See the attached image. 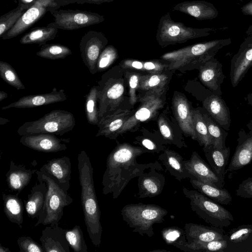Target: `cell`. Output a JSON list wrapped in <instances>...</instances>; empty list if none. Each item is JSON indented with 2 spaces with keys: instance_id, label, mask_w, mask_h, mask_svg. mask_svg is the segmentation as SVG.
Returning <instances> with one entry per match:
<instances>
[{
  "instance_id": "28",
  "label": "cell",
  "mask_w": 252,
  "mask_h": 252,
  "mask_svg": "<svg viewBox=\"0 0 252 252\" xmlns=\"http://www.w3.org/2000/svg\"><path fill=\"white\" fill-rule=\"evenodd\" d=\"M205 156L213 172L218 177L223 188L225 167L227 164L230 156V148L225 147L220 149L213 145L203 147Z\"/></svg>"
},
{
  "instance_id": "15",
  "label": "cell",
  "mask_w": 252,
  "mask_h": 252,
  "mask_svg": "<svg viewBox=\"0 0 252 252\" xmlns=\"http://www.w3.org/2000/svg\"><path fill=\"white\" fill-rule=\"evenodd\" d=\"M162 170L158 167H152L148 172H144L138 177V191L134 195L137 199L154 197L159 195L163 190L165 183L164 176L156 170Z\"/></svg>"
},
{
  "instance_id": "53",
  "label": "cell",
  "mask_w": 252,
  "mask_h": 252,
  "mask_svg": "<svg viewBox=\"0 0 252 252\" xmlns=\"http://www.w3.org/2000/svg\"><path fill=\"white\" fill-rule=\"evenodd\" d=\"M116 0H55V9H57L60 6H63L72 3L84 4L85 3L90 4H101L103 3L110 2Z\"/></svg>"
},
{
  "instance_id": "59",
  "label": "cell",
  "mask_w": 252,
  "mask_h": 252,
  "mask_svg": "<svg viewBox=\"0 0 252 252\" xmlns=\"http://www.w3.org/2000/svg\"><path fill=\"white\" fill-rule=\"evenodd\" d=\"M150 252H170L168 250H164V249H157V250H154L152 251H150Z\"/></svg>"
},
{
  "instance_id": "54",
  "label": "cell",
  "mask_w": 252,
  "mask_h": 252,
  "mask_svg": "<svg viewBox=\"0 0 252 252\" xmlns=\"http://www.w3.org/2000/svg\"><path fill=\"white\" fill-rule=\"evenodd\" d=\"M37 0H18L19 5H22L27 9L33 5Z\"/></svg>"
},
{
  "instance_id": "33",
  "label": "cell",
  "mask_w": 252,
  "mask_h": 252,
  "mask_svg": "<svg viewBox=\"0 0 252 252\" xmlns=\"http://www.w3.org/2000/svg\"><path fill=\"white\" fill-rule=\"evenodd\" d=\"M3 211L9 220L17 224L20 228L23 222L25 206L17 194L2 193Z\"/></svg>"
},
{
  "instance_id": "55",
  "label": "cell",
  "mask_w": 252,
  "mask_h": 252,
  "mask_svg": "<svg viewBox=\"0 0 252 252\" xmlns=\"http://www.w3.org/2000/svg\"><path fill=\"white\" fill-rule=\"evenodd\" d=\"M242 12L247 15H252V2L244 5L242 7Z\"/></svg>"
},
{
  "instance_id": "52",
  "label": "cell",
  "mask_w": 252,
  "mask_h": 252,
  "mask_svg": "<svg viewBox=\"0 0 252 252\" xmlns=\"http://www.w3.org/2000/svg\"><path fill=\"white\" fill-rule=\"evenodd\" d=\"M236 194L244 198H252V177H249L239 184Z\"/></svg>"
},
{
  "instance_id": "6",
  "label": "cell",
  "mask_w": 252,
  "mask_h": 252,
  "mask_svg": "<svg viewBox=\"0 0 252 252\" xmlns=\"http://www.w3.org/2000/svg\"><path fill=\"white\" fill-rule=\"evenodd\" d=\"M75 125V119L72 113L56 109L39 119L25 122L18 128L17 133L20 136L36 133L62 136L72 130Z\"/></svg>"
},
{
  "instance_id": "18",
  "label": "cell",
  "mask_w": 252,
  "mask_h": 252,
  "mask_svg": "<svg viewBox=\"0 0 252 252\" xmlns=\"http://www.w3.org/2000/svg\"><path fill=\"white\" fill-rule=\"evenodd\" d=\"M223 252H252V224H243L224 233Z\"/></svg>"
},
{
  "instance_id": "17",
  "label": "cell",
  "mask_w": 252,
  "mask_h": 252,
  "mask_svg": "<svg viewBox=\"0 0 252 252\" xmlns=\"http://www.w3.org/2000/svg\"><path fill=\"white\" fill-rule=\"evenodd\" d=\"M172 107L175 118L187 136L197 140L193 120V110L188 99L180 94H175L172 99Z\"/></svg>"
},
{
  "instance_id": "8",
  "label": "cell",
  "mask_w": 252,
  "mask_h": 252,
  "mask_svg": "<svg viewBox=\"0 0 252 252\" xmlns=\"http://www.w3.org/2000/svg\"><path fill=\"white\" fill-rule=\"evenodd\" d=\"M213 29L194 28L172 20L169 12L160 18L156 33V39L161 47L183 43L194 38L208 36Z\"/></svg>"
},
{
  "instance_id": "60",
  "label": "cell",
  "mask_w": 252,
  "mask_h": 252,
  "mask_svg": "<svg viewBox=\"0 0 252 252\" xmlns=\"http://www.w3.org/2000/svg\"><path fill=\"white\" fill-rule=\"evenodd\" d=\"M251 66H252V63H251Z\"/></svg>"
},
{
  "instance_id": "38",
  "label": "cell",
  "mask_w": 252,
  "mask_h": 252,
  "mask_svg": "<svg viewBox=\"0 0 252 252\" xmlns=\"http://www.w3.org/2000/svg\"><path fill=\"white\" fill-rule=\"evenodd\" d=\"M202 115L212 139V145L220 149L225 148V139L228 134L227 132L223 130V128L212 119L209 114L204 113Z\"/></svg>"
},
{
  "instance_id": "22",
  "label": "cell",
  "mask_w": 252,
  "mask_h": 252,
  "mask_svg": "<svg viewBox=\"0 0 252 252\" xmlns=\"http://www.w3.org/2000/svg\"><path fill=\"white\" fill-rule=\"evenodd\" d=\"M185 168L195 178L203 183L222 189L220 180L209 165L195 151L190 158L184 160Z\"/></svg>"
},
{
  "instance_id": "37",
  "label": "cell",
  "mask_w": 252,
  "mask_h": 252,
  "mask_svg": "<svg viewBox=\"0 0 252 252\" xmlns=\"http://www.w3.org/2000/svg\"><path fill=\"white\" fill-rule=\"evenodd\" d=\"M58 32V28L48 25L33 28L21 38L20 43L22 44H36L42 45L54 39Z\"/></svg>"
},
{
  "instance_id": "29",
  "label": "cell",
  "mask_w": 252,
  "mask_h": 252,
  "mask_svg": "<svg viewBox=\"0 0 252 252\" xmlns=\"http://www.w3.org/2000/svg\"><path fill=\"white\" fill-rule=\"evenodd\" d=\"M252 63V43L244 46L231 60L230 76L233 87L242 80Z\"/></svg>"
},
{
  "instance_id": "27",
  "label": "cell",
  "mask_w": 252,
  "mask_h": 252,
  "mask_svg": "<svg viewBox=\"0 0 252 252\" xmlns=\"http://www.w3.org/2000/svg\"><path fill=\"white\" fill-rule=\"evenodd\" d=\"M158 159L162 162L166 171L179 181L187 178L195 179L185 168L184 158L178 153L166 149L158 156Z\"/></svg>"
},
{
  "instance_id": "35",
  "label": "cell",
  "mask_w": 252,
  "mask_h": 252,
  "mask_svg": "<svg viewBox=\"0 0 252 252\" xmlns=\"http://www.w3.org/2000/svg\"><path fill=\"white\" fill-rule=\"evenodd\" d=\"M166 72L141 75L139 89L145 92L164 94L170 78Z\"/></svg>"
},
{
  "instance_id": "4",
  "label": "cell",
  "mask_w": 252,
  "mask_h": 252,
  "mask_svg": "<svg viewBox=\"0 0 252 252\" xmlns=\"http://www.w3.org/2000/svg\"><path fill=\"white\" fill-rule=\"evenodd\" d=\"M38 181L46 183L47 192L43 210L37 219L35 226L40 224L54 225L59 223L63 215V209L73 202L68 191L62 189L43 169L36 171Z\"/></svg>"
},
{
  "instance_id": "19",
  "label": "cell",
  "mask_w": 252,
  "mask_h": 252,
  "mask_svg": "<svg viewBox=\"0 0 252 252\" xmlns=\"http://www.w3.org/2000/svg\"><path fill=\"white\" fill-rule=\"evenodd\" d=\"M45 171L63 190L68 191L71 174V162L66 156L48 160L40 168Z\"/></svg>"
},
{
  "instance_id": "7",
  "label": "cell",
  "mask_w": 252,
  "mask_h": 252,
  "mask_svg": "<svg viewBox=\"0 0 252 252\" xmlns=\"http://www.w3.org/2000/svg\"><path fill=\"white\" fill-rule=\"evenodd\" d=\"M183 192L189 199L192 211L211 225L226 227L233 221V217L230 212L197 190L183 187Z\"/></svg>"
},
{
  "instance_id": "24",
  "label": "cell",
  "mask_w": 252,
  "mask_h": 252,
  "mask_svg": "<svg viewBox=\"0 0 252 252\" xmlns=\"http://www.w3.org/2000/svg\"><path fill=\"white\" fill-rule=\"evenodd\" d=\"M172 10L190 15L198 20L212 19L218 14L214 5L204 0L183 1L175 5Z\"/></svg>"
},
{
  "instance_id": "41",
  "label": "cell",
  "mask_w": 252,
  "mask_h": 252,
  "mask_svg": "<svg viewBox=\"0 0 252 252\" xmlns=\"http://www.w3.org/2000/svg\"><path fill=\"white\" fill-rule=\"evenodd\" d=\"M193 120L197 141L203 147L212 145V139L209 134L203 115L199 110H193Z\"/></svg>"
},
{
  "instance_id": "25",
  "label": "cell",
  "mask_w": 252,
  "mask_h": 252,
  "mask_svg": "<svg viewBox=\"0 0 252 252\" xmlns=\"http://www.w3.org/2000/svg\"><path fill=\"white\" fill-rule=\"evenodd\" d=\"M36 171V169L28 168L11 160L9 169L6 174V181L8 188L18 195L28 185Z\"/></svg>"
},
{
  "instance_id": "26",
  "label": "cell",
  "mask_w": 252,
  "mask_h": 252,
  "mask_svg": "<svg viewBox=\"0 0 252 252\" xmlns=\"http://www.w3.org/2000/svg\"><path fill=\"white\" fill-rule=\"evenodd\" d=\"M188 243L209 242L224 239L223 228L207 226L193 223H186L184 226Z\"/></svg>"
},
{
  "instance_id": "50",
  "label": "cell",
  "mask_w": 252,
  "mask_h": 252,
  "mask_svg": "<svg viewBox=\"0 0 252 252\" xmlns=\"http://www.w3.org/2000/svg\"><path fill=\"white\" fill-rule=\"evenodd\" d=\"M134 143L139 144L141 147L147 150L148 153L158 154L166 149L161 141L148 137L137 138L136 142Z\"/></svg>"
},
{
  "instance_id": "45",
  "label": "cell",
  "mask_w": 252,
  "mask_h": 252,
  "mask_svg": "<svg viewBox=\"0 0 252 252\" xmlns=\"http://www.w3.org/2000/svg\"><path fill=\"white\" fill-rule=\"evenodd\" d=\"M0 76L4 82L18 90L25 89L15 69L7 62L0 61Z\"/></svg>"
},
{
  "instance_id": "42",
  "label": "cell",
  "mask_w": 252,
  "mask_h": 252,
  "mask_svg": "<svg viewBox=\"0 0 252 252\" xmlns=\"http://www.w3.org/2000/svg\"><path fill=\"white\" fill-rule=\"evenodd\" d=\"M71 50L67 46L60 44H45L36 55L42 58L50 60L63 59L71 55Z\"/></svg>"
},
{
  "instance_id": "34",
  "label": "cell",
  "mask_w": 252,
  "mask_h": 252,
  "mask_svg": "<svg viewBox=\"0 0 252 252\" xmlns=\"http://www.w3.org/2000/svg\"><path fill=\"white\" fill-rule=\"evenodd\" d=\"M193 188L206 195L213 201L222 205H228L232 198L230 193L225 189L203 183L196 179H189Z\"/></svg>"
},
{
  "instance_id": "32",
  "label": "cell",
  "mask_w": 252,
  "mask_h": 252,
  "mask_svg": "<svg viewBox=\"0 0 252 252\" xmlns=\"http://www.w3.org/2000/svg\"><path fill=\"white\" fill-rule=\"evenodd\" d=\"M252 161V135L238 140V144L229 164L227 171L240 169Z\"/></svg>"
},
{
  "instance_id": "51",
  "label": "cell",
  "mask_w": 252,
  "mask_h": 252,
  "mask_svg": "<svg viewBox=\"0 0 252 252\" xmlns=\"http://www.w3.org/2000/svg\"><path fill=\"white\" fill-rule=\"evenodd\" d=\"M141 75V74L137 72H129L127 75L129 87V101L131 105H134L138 101L136 91L139 89Z\"/></svg>"
},
{
  "instance_id": "58",
  "label": "cell",
  "mask_w": 252,
  "mask_h": 252,
  "mask_svg": "<svg viewBox=\"0 0 252 252\" xmlns=\"http://www.w3.org/2000/svg\"><path fill=\"white\" fill-rule=\"evenodd\" d=\"M0 252H10L9 248H5L0 244Z\"/></svg>"
},
{
  "instance_id": "20",
  "label": "cell",
  "mask_w": 252,
  "mask_h": 252,
  "mask_svg": "<svg viewBox=\"0 0 252 252\" xmlns=\"http://www.w3.org/2000/svg\"><path fill=\"white\" fill-rule=\"evenodd\" d=\"M127 109L119 108L101 118L97 125L98 130L95 136H103L110 139H115L124 124L131 116Z\"/></svg>"
},
{
  "instance_id": "48",
  "label": "cell",
  "mask_w": 252,
  "mask_h": 252,
  "mask_svg": "<svg viewBox=\"0 0 252 252\" xmlns=\"http://www.w3.org/2000/svg\"><path fill=\"white\" fill-rule=\"evenodd\" d=\"M158 126L160 132L166 143L174 144L179 148L187 147L182 139L174 134L167 122L162 116L158 119Z\"/></svg>"
},
{
  "instance_id": "57",
  "label": "cell",
  "mask_w": 252,
  "mask_h": 252,
  "mask_svg": "<svg viewBox=\"0 0 252 252\" xmlns=\"http://www.w3.org/2000/svg\"><path fill=\"white\" fill-rule=\"evenodd\" d=\"M10 122V120L5 118H3L2 117L0 118V125H5L9 123Z\"/></svg>"
},
{
  "instance_id": "16",
  "label": "cell",
  "mask_w": 252,
  "mask_h": 252,
  "mask_svg": "<svg viewBox=\"0 0 252 252\" xmlns=\"http://www.w3.org/2000/svg\"><path fill=\"white\" fill-rule=\"evenodd\" d=\"M67 99V96L63 89L58 91L56 88H54L50 93L23 96L17 101L2 107L1 109L6 110L12 108H31L64 101Z\"/></svg>"
},
{
  "instance_id": "23",
  "label": "cell",
  "mask_w": 252,
  "mask_h": 252,
  "mask_svg": "<svg viewBox=\"0 0 252 252\" xmlns=\"http://www.w3.org/2000/svg\"><path fill=\"white\" fill-rule=\"evenodd\" d=\"M199 70L198 76L202 83L215 94L220 96L222 94L220 85L225 78L221 64L213 58L201 66Z\"/></svg>"
},
{
  "instance_id": "13",
  "label": "cell",
  "mask_w": 252,
  "mask_h": 252,
  "mask_svg": "<svg viewBox=\"0 0 252 252\" xmlns=\"http://www.w3.org/2000/svg\"><path fill=\"white\" fill-rule=\"evenodd\" d=\"M54 5L53 0H37L33 5L25 11L15 24L1 38L4 40L9 39L21 34L53 7Z\"/></svg>"
},
{
  "instance_id": "3",
  "label": "cell",
  "mask_w": 252,
  "mask_h": 252,
  "mask_svg": "<svg viewBox=\"0 0 252 252\" xmlns=\"http://www.w3.org/2000/svg\"><path fill=\"white\" fill-rule=\"evenodd\" d=\"M228 43L227 40L198 43L166 53L160 59L168 63L169 71L183 72L199 69L201 66L214 58L220 49Z\"/></svg>"
},
{
  "instance_id": "44",
  "label": "cell",
  "mask_w": 252,
  "mask_h": 252,
  "mask_svg": "<svg viewBox=\"0 0 252 252\" xmlns=\"http://www.w3.org/2000/svg\"><path fill=\"white\" fill-rule=\"evenodd\" d=\"M65 237L70 247L74 252H88L83 232L79 225H75L71 229H66Z\"/></svg>"
},
{
  "instance_id": "49",
  "label": "cell",
  "mask_w": 252,
  "mask_h": 252,
  "mask_svg": "<svg viewBox=\"0 0 252 252\" xmlns=\"http://www.w3.org/2000/svg\"><path fill=\"white\" fill-rule=\"evenodd\" d=\"M17 242L20 252H44L42 245L30 236L19 237Z\"/></svg>"
},
{
  "instance_id": "10",
  "label": "cell",
  "mask_w": 252,
  "mask_h": 252,
  "mask_svg": "<svg viewBox=\"0 0 252 252\" xmlns=\"http://www.w3.org/2000/svg\"><path fill=\"white\" fill-rule=\"evenodd\" d=\"M54 18L48 25L64 30H74L99 24L105 20L97 13L80 10H49Z\"/></svg>"
},
{
  "instance_id": "43",
  "label": "cell",
  "mask_w": 252,
  "mask_h": 252,
  "mask_svg": "<svg viewBox=\"0 0 252 252\" xmlns=\"http://www.w3.org/2000/svg\"><path fill=\"white\" fill-rule=\"evenodd\" d=\"M226 247V241L224 238L209 242H192L187 243L183 251L186 252H223Z\"/></svg>"
},
{
  "instance_id": "2",
  "label": "cell",
  "mask_w": 252,
  "mask_h": 252,
  "mask_svg": "<svg viewBox=\"0 0 252 252\" xmlns=\"http://www.w3.org/2000/svg\"><path fill=\"white\" fill-rule=\"evenodd\" d=\"M77 159L81 203L86 229L93 245L99 247L102 227L100 222L101 212L94 185L93 168L85 151L80 152Z\"/></svg>"
},
{
  "instance_id": "9",
  "label": "cell",
  "mask_w": 252,
  "mask_h": 252,
  "mask_svg": "<svg viewBox=\"0 0 252 252\" xmlns=\"http://www.w3.org/2000/svg\"><path fill=\"white\" fill-rule=\"evenodd\" d=\"M114 73L111 69L103 74L96 85L99 120L119 109L124 97V80Z\"/></svg>"
},
{
  "instance_id": "30",
  "label": "cell",
  "mask_w": 252,
  "mask_h": 252,
  "mask_svg": "<svg viewBox=\"0 0 252 252\" xmlns=\"http://www.w3.org/2000/svg\"><path fill=\"white\" fill-rule=\"evenodd\" d=\"M220 96L213 94L205 99L203 105L209 114L221 127L228 130L230 124V112Z\"/></svg>"
},
{
  "instance_id": "11",
  "label": "cell",
  "mask_w": 252,
  "mask_h": 252,
  "mask_svg": "<svg viewBox=\"0 0 252 252\" xmlns=\"http://www.w3.org/2000/svg\"><path fill=\"white\" fill-rule=\"evenodd\" d=\"M163 94L147 92L141 97H138L140 105L135 113L131 115L125 122L119 135L131 130L139 123L149 120L155 117L164 106Z\"/></svg>"
},
{
  "instance_id": "56",
  "label": "cell",
  "mask_w": 252,
  "mask_h": 252,
  "mask_svg": "<svg viewBox=\"0 0 252 252\" xmlns=\"http://www.w3.org/2000/svg\"><path fill=\"white\" fill-rule=\"evenodd\" d=\"M8 97V94L4 91H0V101Z\"/></svg>"
},
{
  "instance_id": "47",
  "label": "cell",
  "mask_w": 252,
  "mask_h": 252,
  "mask_svg": "<svg viewBox=\"0 0 252 252\" xmlns=\"http://www.w3.org/2000/svg\"><path fill=\"white\" fill-rule=\"evenodd\" d=\"M118 53L113 45L106 46L100 54L96 63L97 72L107 69L118 59Z\"/></svg>"
},
{
  "instance_id": "14",
  "label": "cell",
  "mask_w": 252,
  "mask_h": 252,
  "mask_svg": "<svg viewBox=\"0 0 252 252\" xmlns=\"http://www.w3.org/2000/svg\"><path fill=\"white\" fill-rule=\"evenodd\" d=\"M69 138H59L56 135L36 133L22 136L20 142L33 150L43 153H55L65 150Z\"/></svg>"
},
{
  "instance_id": "40",
  "label": "cell",
  "mask_w": 252,
  "mask_h": 252,
  "mask_svg": "<svg viewBox=\"0 0 252 252\" xmlns=\"http://www.w3.org/2000/svg\"><path fill=\"white\" fill-rule=\"evenodd\" d=\"M161 234L166 244L184 251L188 243L185 230L177 226H171L164 228Z\"/></svg>"
},
{
  "instance_id": "21",
  "label": "cell",
  "mask_w": 252,
  "mask_h": 252,
  "mask_svg": "<svg viewBox=\"0 0 252 252\" xmlns=\"http://www.w3.org/2000/svg\"><path fill=\"white\" fill-rule=\"evenodd\" d=\"M65 231L59 226V223L47 226L42 230L39 240L44 252H70Z\"/></svg>"
},
{
  "instance_id": "12",
  "label": "cell",
  "mask_w": 252,
  "mask_h": 252,
  "mask_svg": "<svg viewBox=\"0 0 252 252\" xmlns=\"http://www.w3.org/2000/svg\"><path fill=\"white\" fill-rule=\"evenodd\" d=\"M108 42L107 38L101 32L89 31L82 37L79 44L81 58L92 74L97 73V60Z\"/></svg>"
},
{
  "instance_id": "5",
  "label": "cell",
  "mask_w": 252,
  "mask_h": 252,
  "mask_svg": "<svg viewBox=\"0 0 252 252\" xmlns=\"http://www.w3.org/2000/svg\"><path fill=\"white\" fill-rule=\"evenodd\" d=\"M121 214L133 232L151 237L154 235L153 225L163 222L168 211L157 205L139 203L126 205Z\"/></svg>"
},
{
  "instance_id": "1",
  "label": "cell",
  "mask_w": 252,
  "mask_h": 252,
  "mask_svg": "<svg viewBox=\"0 0 252 252\" xmlns=\"http://www.w3.org/2000/svg\"><path fill=\"white\" fill-rule=\"evenodd\" d=\"M148 151L141 146L129 143H118L106 160L102 185L104 194H111L117 198L130 181L142 174L146 169L158 167L162 169L158 161L147 164L138 163L137 158Z\"/></svg>"
},
{
  "instance_id": "36",
  "label": "cell",
  "mask_w": 252,
  "mask_h": 252,
  "mask_svg": "<svg viewBox=\"0 0 252 252\" xmlns=\"http://www.w3.org/2000/svg\"><path fill=\"white\" fill-rule=\"evenodd\" d=\"M124 69L135 70L148 73L166 72L168 70V63L162 60L139 61L134 59H125L120 63Z\"/></svg>"
},
{
  "instance_id": "39",
  "label": "cell",
  "mask_w": 252,
  "mask_h": 252,
  "mask_svg": "<svg viewBox=\"0 0 252 252\" xmlns=\"http://www.w3.org/2000/svg\"><path fill=\"white\" fill-rule=\"evenodd\" d=\"M97 103V86L94 85L86 95L85 103L86 119L90 125H97L99 122V107Z\"/></svg>"
},
{
  "instance_id": "46",
  "label": "cell",
  "mask_w": 252,
  "mask_h": 252,
  "mask_svg": "<svg viewBox=\"0 0 252 252\" xmlns=\"http://www.w3.org/2000/svg\"><path fill=\"white\" fill-rule=\"evenodd\" d=\"M27 10L25 7L18 4L17 7L0 16V37L15 24Z\"/></svg>"
},
{
  "instance_id": "31",
  "label": "cell",
  "mask_w": 252,
  "mask_h": 252,
  "mask_svg": "<svg viewBox=\"0 0 252 252\" xmlns=\"http://www.w3.org/2000/svg\"><path fill=\"white\" fill-rule=\"evenodd\" d=\"M39 184L32 187L30 193L25 201V209L28 216L32 219L38 218L42 213L44 206L47 186L45 182L39 181Z\"/></svg>"
}]
</instances>
